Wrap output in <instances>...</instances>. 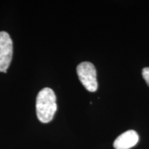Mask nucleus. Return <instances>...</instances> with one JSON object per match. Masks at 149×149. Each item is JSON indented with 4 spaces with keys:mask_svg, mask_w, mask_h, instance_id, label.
<instances>
[{
    "mask_svg": "<svg viewBox=\"0 0 149 149\" xmlns=\"http://www.w3.org/2000/svg\"><path fill=\"white\" fill-rule=\"evenodd\" d=\"M139 141V135L136 131L129 130L121 134L113 143L115 149H129L135 146Z\"/></svg>",
    "mask_w": 149,
    "mask_h": 149,
    "instance_id": "4",
    "label": "nucleus"
},
{
    "mask_svg": "<svg viewBox=\"0 0 149 149\" xmlns=\"http://www.w3.org/2000/svg\"><path fill=\"white\" fill-rule=\"evenodd\" d=\"M77 73L80 81L87 91L95 92L97 90V71L92 63L88 61L80 63L77 67Z\"/></svg>",
    "mask_w": 149,
    "mask_h": 149,
    "instance_id": "2",
    "label": "nucleus"
},
{
    "mask_svg": "<svg viewBox=\"0 0 149 149\" xmlns=\"http://www.w3.org/2000/svg\"><path fill=\"white\" fill-rule=\"evenodd\" d=\"M13 41L8 33L0 32V72H6L13 57Z\"/></svg>",
    "mask_w": 149,
    "mask_h": 149,
    "instance_id": "3",
    "label": "nucleus"
},
{
    "mask_svg": "<svg viewBox=\"0 0 149 149\" xmlns=\"http://www.w3.org/2000/svg\"><path fill=\"white\" fill-rule=\"evenodd\" d=\"M57 111L56 96L50 88H44L37 94L36 99V113L38 120L46 124L53 119Z\"/></svg>",
    "mask_w": 149,
    "mask_h": 149,
    "instance_id": "1",
    "label": "nucleus"
},
{
    "mask_svg": "<svg viewBox=\"0 0 149 149\" xmlns=\"http://www.w3.org/2000/svg\"><path fill=\"white\" fill-rule=\"evenodd\" d=\"M142 76L149 86V68H144L142 70Z\"/></svg>",
    "mask_w": 149,
    "mask_h": 149,
    "instance_id": "5",
    "label": "nucleus"
}]
</instances>
